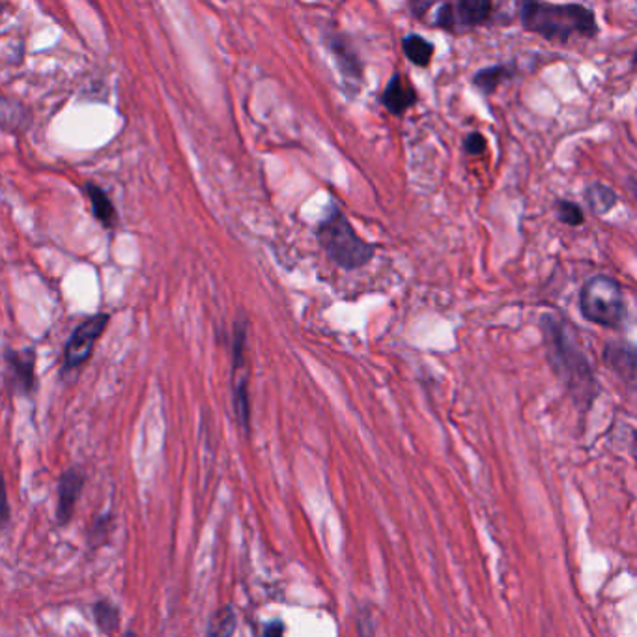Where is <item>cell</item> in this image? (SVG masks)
I'll return each instance as SVG.
<instances>
[{
	"label": "cell",
	"instance_id": "obj_1",
	"mask_svg": "<svg viewBox=\"0 0 637 637\" xmlns=\"http://www.w3.org/2000/svg\"><path fill=\"white\" fill-rule=\"evenodd\" d=\"M541 329L553 373L578 406L587 410L592 406L598 385L589 357L578 339V331L562 316L552 313L542 314Z\"/></svg>",
	"mask_w": 637,
	"mask_h": 637
},
{
	"label": "cell",
	"instance_id": "obj_2",
	"mask_svg": "<svg viewBox=\"0 0 637 637\" xmlns=\"http://www.w3.org/2000/svg\"><path fill=\"white\" fill-rule=\"evenodd\" d=\"M518 17L531 35L548 42L568 44L574 38H594L598 21L591 8L578 3H548V0H518Z\"/></svg>",
	"mask_w": 637,
	"mask_h": 637
},
{
	"label": "cell",
	"instance_id": "obj_3",
	"mask_svg": "<svg viewBox=\"0 0 637 637\" xmlns=\"http://www.w3.org/2000/svg\"><path fill=\"white\" fill-rule=\"evenodd\" d=\"M314 234L327 258L344 272L359 270L376 256V247L359 236L337 203L327 204Z\"/></svg>",
	"mask_w": 637,
	"mask_h": 637
},
{
	"label": "cell",
	"instance_id": "obj_4",
	"mask_svg": "<svg viewBox=\"0 0 637 637\" xmlns=\"http://www.w3.org/2000/svg\"><path fill=\"white\" fill-rule=\"evenodd\" d=\"M582 316L600 327L617 329L624 320V295L621 284L610 275H594L580 292Z\"/></svg>",
	"mask_w": 637,
	"mask_h": 637
},
{
	"label": "cell",
	"instance_id": "obj_5",
	"mask_svg": "<svg viewBox=\"0 0 637 637\" xmlns=\"http://www.w3.org/2000/svg\"><path fill=\"white\" fill-rule=\"evenodd\" d=\"M493 14V0H449L435 12L433 25L449 35H463L467 30L486 25Z\"/></svg>",
	"mask_w": 637,
	"mask_h": 637
},
{
	"label": "cell",
	"instance_id": "obj_6",
	"mask_svg": "<svg viewBox=\"0 0 637 637\" xmlns=\"http://www.w3.org/2000/svg\"><path fill=\"white\" fill-rule=\"evenodd\" d=\"M109 322H111L109 314L97 313L75 327L70 341L64 346L62 366L65 373L75 371V368L83 366L92 357V352L97 341L102 339V334L105 333Z\"/></svg>",
	"mask_w": 637,
	"mask_h": 637
},
{
	"label": "cell",
	"instance_id": "obj_7",
	"mask_svg": "<svg viewBox=\"0 0 637 637\" xmlns=\"http://www.w3.org/2000/svg\"><path fill=\"white\" fill-rule=\"evenodd\" d=\"M6 380L17 394H30L36 387V353L35 350H6Z\"/></svg>",
	"mask_w": 637,
	"mask_h": 637
},
{
	"label": "cell",
	"instance_id": "obj_8",
	"mask_svg": "<svg viewBox=\"0 0 637 637\" xmlns=\"http://www.w3.org/2000/svg\"><path fill=\"white\" fill-rule=\"evenodd\" d=\"M603 363L624 389L637 396V350L626 343H610L603 348Z\"/></svg>",
	"mask_w": 637,
	"mask_h": 637
},
{
	"label": "cell",
	"instance_id": "obj_9",
	"mask_svg": "<svg viewBox=\"0 0 637 637\" xmlns=\"http://www.w3.org/2000/svg\"><path fill=\"white\" fill-rule=\"evenodd\" d=\"M86 472L79 465H74L60 475L58 481V505H56V520L60 525L70 523L77 507V501L86 484Z\"/></svg>",
	"mask_w": 637,
	"mask_h": 637
},
{
	"label": "cell",
	"instance_id": "obj_10",
	"mask_svg": "<svg viewBox=\"0 0 637 637\" xmlns=\"http://www.w3.org/2000/svg\"><path fill=\"white\" fill-rule=\"evenodd\" d=\"M325 45L346 81L357 83L363 79L361 56L346 35H343V32H329V35H325Z\"/></svg>",
	"mask_w": 637,
	"mask_h": 637
},
{
	"label": "cell",
	"instance_id": "obj_11",
	"mask_svg": "<svg viewBox=\"0 0 637 637\" xmlns=\"http://www.w3.org/2000/svg\"><path fill=\"white\" fill-rule=\"evenodd\" d=\"M419 102V95L413 88V85L408 81L404 74H393L387 86L382 92V105L387 113L393 116L406 114L415 104Z\"/></svg>",
	"mask_w": 637,
	"mask_h": 637
},
{
	"label": "cell",
	"instance_id": "obj_12",
	"mask_svg": "<svg viewBox=\"0 0 637 637\" xmlns=\"http://www.w3.org/2000/svg\"><path fill=\"white\" fill-rule=\"evenodd\" d=\"M85 191H86V196L90 200L92 215L95 217V221L102 224L104 228L113 230L118 224V214H116V208L113 204V200L105 193V189H102L97 184L88 182L85 185Z\"/></svg>",
	"mask_w": 637,
	"mask_h": 637
},
{
	"label": "cell",
	"instance_id": "obj_13",
	"mask_svg": "<svg viewBox=\"0 0 637 637\" xmlns=\"http://www.w3.org/2000/svg\"><path fill=\"white\" fill-rule=\"evenodd\" d=\"M583 198H585V204L589 206V210L594 214V215H606L610 214L617 203H619V194L606 184H602V182H594L591 184L585 193H583Z\"/></svg>",
	"mask_w": 637,
	"mask_h": 637
},
{
	"label": "cell",
	"instance_id": "obj_14",
	"mask_svg": "<svg viewBox=\"0 0 637 637\" xmlns=\"http://www.w3.org/2000/svg\"><path fill=\"white\" fill-rule=\"evenodd\" d=\"M513 77H514V70L511 65L493 64V65H488V68L479 70L472 77V85L479 88L483 94H493L503 83L511 81Z\"/></svg>",
	"mask_w": 637,
	"mask_h": 637
},
{
	"label": "cell",
	"instance_id": "obj_15",
	"mask_svg": "<svg viewBox=\"0 0 637 637\" xmlns=\"http://www.w3.org/2000/svg\"><path fill=\"white\" fill-rule=\"evenodd\" d=\"M402 51H404L406 58L413 65H417V68H428L433 58L435 47L432 42H428L419 35H408L402 38Z\"/></svg>",
	"mask_w": 637,
	"mask_h": 637
},
{
	"label": "cell",
	"instance_id": "obj_16",
	"mask_svg": "<svg viewBox=\"0 0 637 637\" xmlns=\"http://www.w3.org/2000/svg\"><path fill=\"white\" fill-rule=\"evenodd\" d=\"M90 612H92L94 622H95L99 632L114 633L118 630L122 613H120L116 603H113L111 600H107V598L97 600L95 603H92V606H90Z\"/></svg>",
	"mask_w": 637,
	"mask_h": 637
},
{
	"label": "cell",
	"instance_id": "obj_17",
	"mask_svg": "<svg viewBox=\"0 0 637 637\" xmlns=\"http://www.w3.org/2000/svg\"><path fill=\"white\" fill-rule=\"evenodd\" d=\"M234 410L244 432L251 430V398L247 378H240L234 383Z\"/></svg>",
	"mask_w": 637,
	"mask_h": 637
},
{
	"label": "cell",
	"instance_id": "obj_18",
	"mask_svg": "<svg viewBox=\"0 0 637 637\" xmlns=\"http://www.w3.org/2000/svg\"><path fill=\"white\" fill-rule=\"evenodd\" d=\"M234 630H236V612L232 606H224L212 615L206 632L210 635H230Z\"/></svg>",
	"mask_w": 637,
	"mask_h": 637
},
{
	"label": "cell",
	"instance_id": "obj_19",
	"mask_svg": "<svg viewBox=\"0 0 637 637\" xmlns=\"http://www.w3.org/2000/svg\"><path fill=\"white\" fill-rule=\"evenodd\" d=\"M555 212L559 221L568 226H580L585 223L583 210L576 203H572V200H557Z\"/></svg>",
	"mask_w": 637,
	"mask_h": 637
},
{
	"label": "cell",
	"instance_id": "obj_20",
	"mask_svg": "<svg viewBox=\"0 0 637 637\" xmlns=\"http://www.w3.org/2000/svg\"><path fill=\"white\" fill-rule=\"evenodd\" d=\"M486 146H488L486 137L483 135L481 131L467 133L465 139H463V152L467 155H481V154H484Z\"/></svg>",
	"mask_w": 637,
	"mask_h": 637
},
{
	"label": "cell",
	"instance_id": "obj_21",
	"mask_svg": "<svg viewBox=\"0 0 637 637\" xmlns=\"http://www.w3.org/2000/svg\"><path fill=\"white\" fill-rule=\"evenodd\" d=\"M284 630H286V626L281 621H275V622L265 624L264 635H281V633H284Z\"/></svg>",
	"mask_w": 637,
	"mask_h": 637
},
{
	"label": "cell",
	"instance_id": "obj_22",
	"mask_svg": "<svg viewBox=\"0 0 637 637\" xmlns=\"http://www.w3.org/2000/svg\"><path fill=\"white\" fill-rule=\"evenodd\" d=\"M633 65L637 68V53H635V56H633Z\"/></svg>",
	"mask_w": 637,
	"mask_h": 637
}]
</instances>
